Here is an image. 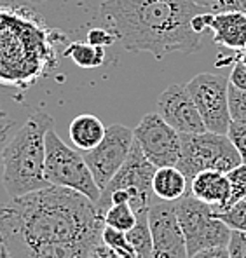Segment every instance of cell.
<instances>
[{"instance_id":"1","label":"cell","mask_w":246,"mask_h":258,"mask_svg":"<svg viewBox=\"0 0 246 258\" xmlns=\"http://www.w3.org/2000/svg\"><path fill=\"white\" fill-rule=\"evenodd\" d=\"M103 227L93 201L49 185L0 206V258H88Z\"/></svg>"},{"instance_id":"2","label":"cell","mask_w":246,"mask_h":258,"mask_svg":"<svg viewBox=\"0 0 246 258\" xmlns=\"http://www.w3.org/2000/svg\"><path fill=\"white\" fill-rule=\"evenodd\" d=\"M206 13L194 0H101L100 16L131 52H150L156 59L166 54H192L201 49V33L192 26Z\"/></svg>"},{"instance_id":"3","label":"cell","mask_w":246,"mask_h":258,"mask_svg":"<svg viewBox=\"0 0 246 258\" xmlns=\"http://www.w3.org/2000/svg\"><path fill=\"white\" fill-rule=\"evenodd\" d=\"M59 30L45 25L32 7L0 4V86L28 89L56 67Z\"/></svg>"},{"instance_id":"4","label":"cell","mask_w":246,"mask_h":258,"mask_svg":"<svg viewBox=\"0 0 246 258\" xmlns=\"http://www.w3.org/2000/svg\"><path fill=\"white\" fill-rule=\"evenodd\" d=\"M54 127V119L44 110H35L9 140L2 155V183L9 197L49 187L44 174L45 135Z\"/></svg>"},{"instance_id":"5","label":"cell","mask_w":246,"mask_h":258,"mask_svg":"<svg viewBox=\"0 0 246 258\" xmlns=\"http://www.w3.org/2000/svg\"><path fill=\"white\" fill-rule=\"evenodd\" d=\"M44 174L49 185L70 188L94 204L100 201L101 190L98 188L93 173L86 164L82 152L74 150L58 136L54 127H51L45 135V166Z\"/></svg>"},{"instance_id":"6","label":"cell","mask_w":246,"mask_h":258,"mask_svg":"<svg viewBox=\"0 0 246 258\" xmlns=\"http://www.w3.org/2000/svg\"><path fill=\"white\" fill-rule=\"evenodd\" d=\"M181 152L176 168L187 178V183L201 171L229 173L241 164V157L227 135L204 131L198 135H180Z\"/></svg>"},{"instance_id":"7","label":"cell","mask_w":246,"mask_h":258,"mask_svg":"<svg viewBox=\"0 0 246 258\" xmlns=\"http://www.w3.org/2000/svg\"><path fill=\"white\" fill-rule=\"evenodd\" d=\"M176 218L187 242L189 256L217 246H227L232 230L215 216V210L191 194L175 201Z\"/></svg>"},{"instance_id":"8","label":"cell","mask_w":246,"mask_h":258,"mask_svg":"<svg viewBox=\"0 0 246 258\" xmlns=\"http://www.w3.org/2000/svg\"><path fill=\"white\" fill-rule=\"evenodd\" d=\"M185 86L199 110L206 131L227 135L232 122L229 110V79L217 74H198Z\"/></svg>"},{"instance_id":"9","label":"cell","mask_w":246,"mask_h":258,"mask_svg":"<svg viewBox=\"0 0 246 258\" xmlns=\"http://www.w3.org/2000/svg\"><path fill=\"white\" fill-rule=\"evenodd\" d=\"M133 129L124 124H112L110 127H107L103 140L93 150L82 152V157L89 171L93 173V178L100 190H103L122 168L133 147Z\"/></svg>"},{"instance_id":"10","label":"cell","mask_w":246,"mask_h":258,"mask_svg":"<svg viewBox=\"0 0 246 258\" xmlns=\"http://www.w3.org/2000/svg\"><path fill=\"white\" fill-rule=\"evenodd\" d=\"M133 135L150 164L156 168L176 166L181 152L180 133L169 126L157 112L143 115L133 129Z\"/></svg>"},{"instance_id":"11","label":"cell","mask_w":246,"mask_h":258,"mask_svg":"<svg viewBox=\"0 0 246 258\" xmlns=\"http://www.w3.org/2000/svg\"><path fill=\"white\" fill-rule=\"evenodd\" d=\"M156 169V166L147 161L138 143L133 142L126 162L110 180V183L101 190V194L119 190V188L126 190L131 197L130 206L135 210V213L149 211L152 206V178Z\"/></svg>"},{"instance_id":"12","label":"cell","mask_w":246,"mask_h":258,"mask_svg":"<svg viewBox=\"0 0 246 258\" xmlns=\"http://www.w3.org/2000/svg\"><path fill=\"white\" fill-rule=\"evenodd\" d=\"M152 258H189L187 242L176 218L175 203L161 201L149 210Z\"/></svg>"},{"instance_id":"13","label":"cell","mask_w":246,"mask_h":258,"mask_svg":"<svg viewBox=\"0 0 246 258\" xmlns=\"http://www.w3.org/2000/svg\"><path fill=\"white\" fill-rule=\"evenodd\" d=\"M157 113L180 135H198L206 131L187 86L169 84L166 87L157 100Z\"/></svg>"},{"instance_id":"14","label":"cell","mask_w":246,"mask_h":258,"mask_svg":"<svg viewBox=\"0 0 246 258\" xmlns=\"http://www.w3.org/2000/svg\"><path fill=\"white\" fill-rule=\"evenodd\" d=\"M187 192L198 201L208 204L220 213L229 208L230 203V181L222 171H201L189 183Z\"/></svg>"},{"instance_id":"15","label":"cell","mask_w":246,"mask_h":258,"mask_svg":"<svg viewBox=\"0 0 246 258\" xmlns=\"http://www.w3.org/2000/svg\"><path fill=\"white\" fill-rule=\"evenodd\" d=\"M208 28L218 47L239 52L246 45V16L241 13H208Z\"/></svg>"},{"instance_id":"16","label":"cell","mask_w":246,"mask_h":258,"mask_svg":"<svg viewBox=\"0 0 246 258\" xmlns=\"http://www.w3.org/2000/svg\"><path fill=\"white\" fill-rule=\"evenodd\" d=\"M107 127L93 113H81L68 126V136L75 149L81 152L93 150L103 140Z\"/></svg>"},{"instance_id":"17","label":"cell","mask_w":246,"mask_h":258,"mask_svg":"<svg viewBox=\"0 0 246 258\" xmlns=\"http://www.w3.org/2000/svg\"><path fill=\"white\" fill-rule=\"evenodd\" d=\"M189 183L183 173L176 166H166L157 168L152 178V192L154 197L166 203H175L187 194Z\"/></svg>"},{"instance_id":"18","label":"cell","mask_w":246,"mask_h":258,"mask_svg":"<svg viewBox=\"0 0 246 258\" xmlns=\"http://www.w3.org/2000/svg\"><path fill=\"white\" fill-rule=\"evenodd\" d=\"M65 58H70L77 67L81 68H98L107 61L105 47L93 45L89 42H72L63 51Z\"/></svg>"},{"instance_id":"19","label":"cell","mask_w":246,"mask_h":258,"mask_svg":"<svg viewBox=\"0 0 246 258\" xmlns=\"http://www.w3.org/2000/svg\"><path fill=\"white\" fill-rule=\"evenodd\" d=\"M136 216H138V222L130 232H126V237L133 246L136 256L152 258V234H150L149 227V211H140Z\"/></svg>"},{"instance_id":"20","label":"cell","mask_w":246,"mask_h":258,"mask_svg":"<svg viewBox=\"0 0 246 258\" xmlns=\"http://www.w3.org/2000/svg\"><path fill=\"white\" fill-rule=\"evenodd\" d=\"M103 222H105V225H108V227H112V229L120 230V232L126 234L136 225L138 216H136L135 210L128 203L113 204V206H110L107 211H105Z\"/></svg>"},{"instance_id":"21","label":"cell","mask_w":246,"mask_h":258,"mask_svg":"<svg viewBox=\"0 0 246 258\" xmlns=\"http://www.w3.org/2000/svg\"><path fill=\"white\" fill-rule=\"evenodd\" d=\"M101 242L107 244L108 248H112L113 251H117L119 255H122L124 258H138L133 246L128 241L126 234L120 232V230H115L112 227L105 225L103 230H101Z\"/></svg>"},{"instance_id":"22","label":"cell","mask_w":246,"mask_h":258,"mask_svg":"<svg viewBox=\"0 0 246 258\" xmlns=\"http://www.w3.org/2000/svg\"><path fill=\"white\" fill-rule=\"evenodd\" d=\"M218 220L225 223L230 230H237V232H246V201H239V203L232 204L230 208L215 213Z\"/></svg>"},{"instance_id":"23","label":"cell","mask_w":246,"mask_h":258,"mask_svg":"<svg viewBox=\"0 0 246 258\" xmlns=\"http://www.w3.org/2000/svg\"><path fill=\"white\" fill-rule=\"evenodd\" d=\"M227 178L230 181V208L232 204L239 203L246 197V162H241L237 168L227 173Z\"/></svg>"},{"instance_id":"24","label":"cell","mask_w":246,"mask_h":258,"mask_svg":"<svg viewBox=\"0 0 246 258\" xmlns=\"http://www.w3.org/2000/svg\"><path fill=\"white\" fill-rule=\"evenodd\" d=\"M229 110L232 122L246 124V91L234 87L229 82Z\"/></svg>"},{"instance_id":"25","label":"cell","mask_w":246,"mask_h":258,"mask_svg":"<svg viewBox=\"0 0 246 258\" xmlns=\"http://www.w3.org/2000/svg\"><path fill=\"white\" fill-rule=\"evenodd\" d=\"M227 138L234 145L241 157V162H246V124L241 122H230L229 131H227Z\"/></svg>"},{"instance_id":"26","label":"cell","mask_w":246,"mask_h":258,"mask_svg":"<svg viewBox=\"0 0 246 258\" xmlns=\"http://www.w3.org/2000/svg\"><path fill=\"white\" fill-rule=\"evenodd\" d=\"M16 127V120L11 119L6 110L0 108V166H2V155L9 140L13 138V129Z\"/></svg>"},{"instance_id":"27","label":"cell","mask_w":246,"mask_h":258,"mask_svg":"<svg viewBox=\"0 0 246 258\" xmlns=\"http://www.w3.org/2000/svg\"><path fill=\"white\" fill-rule=\"evenodd\" d=\"M86 42H89L93 45H100V47H107V45H112L113 42H117V37L113 35V32L110 28H91L88 32Z\"/></svg>"},{"instance_id":"28","label":"cell","mask_w":246,"mask_h":258,"mask_svg":"<svg viewBox=\"0 0 246 258\" xmlns=\"http://www.w3.org/2000/svg\"><path fill=\"white\" fill-rule=\"evenodd\" d=\"M230 258H246V232H230L229 244H227Z\"/></svg>"},{"instance_id":"29","label":"cell","mask_w":246,"mask_h":258,"mask_svg":"<svg viewBox=\"0 0 246 258\" xmlns=\"http://www.w3.org/2000/svg\"><path fill=\"white\" fill-rule=\"evenodd\" d=\"M211 13H241L246 16V0H217Z\"/></svg>"},{"instance_id":"30","label":"cell","mask_w":246,"mask_h":258,"mask_svg":"<svg viewBox=\"0 0 246 258\" xmlns=\"http://www.w3.org/2000/svg\"><path fill=\"white\" fill-rule=\"evenodd\" d=\"M229 82L234 87L241 91H246V64L241 61H236L232 67V72L229 75Z\"/></svg>"},{"instance_id":"31","label":"cell","mask_w":246,"mask_h":258,"mask_svg":"<svg viewBox=\"0 0 246 258\" xmlns=\"http://www.w3.org/2000/svg\"><path fill=\"white\" fill-rule=\"evenodd\" d=\"M189 258H230L227 246H217V248H208L203 251H198L196 255Z\"/></svg>"},{"instance_id":"32","label":"cell","mask_w":246,"mask_h":258,"mask_svg":"<svg viewBox=\"0 0 246 258\" xmlns=\"http://www.w3.org/2000/svg\"><path fill=\"white\" fill-rule=\"evenodd\" d=\"M88 258H124V256L119 255L117 251H113L112 248H108L107 244H103V242L100 241L93 249H91Z\"/></svg>"},{"instance_id":"33","label":"cell","mask_w":246,"mask_h":258,"mask_svg":"<svg viewBox=\"0 0 246 258\" xmlns=\"http://www.w3.org/2000/svg\"><path fill=\"white\" fill-rule=\"evenodd\" d=\"M196 4H198L199 7H203V9H206L208 13H211L215 7V4H217V0H194Z\"/></svg>"},{"instance_id":"34","label":"cell","mask_w":246,"mask_h":258,"mask_svg":"<svg viewBox=\"0 0 246 258\" xmlns=\"http://www.w3.org/2000/svg\"><path fill=\"white\" fill-rule=\"evenodd\" d=\"M236 61H241V63L246 64V45L241 49L239 52H236Z\"/></svg>"},{"instance_id":"35","label":"cell","mask_w":246,"mask_h":258,"mask_svg":"<svg viewBox=\"0 0 246 258\" xmlns=\"http://www.w3.org/2000/svg\"><path fill=\"white\" fill-rule=\"evenodd\" d=\"M30 4H42V2H47V0H26Z\"/></svg>"},{"instance_id":"36","label":"cell","mask_w":246,"mask_h":258,"mask_svg":"<svg viewBox=\"0 0 246 258\" xmlns=\"http://www.w3.org/2000/svg\"><path fill=\"white\" fill-rule=\"evenodd\" d=\"M2 2H4V0H0V4H2Z\"/></svg>"},{"instance_id":"37","label":"cell","mask_w":246,"mask_h":258,"mask_svg":"<svg viewBox=\"0 0 246 258\" xmlns=\"http://www.w3.org/2000/svg\"><path fill=\"white\" fill-rule=\"evenodd\" d=\"M244 201H246V197H244Z\"/></svg>"}]
</instances>
